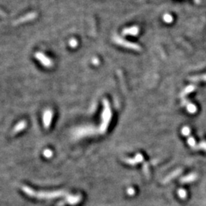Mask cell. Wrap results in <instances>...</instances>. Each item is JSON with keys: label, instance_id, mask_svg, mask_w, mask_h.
I'll use <instances>...</instances> for the list:
<instances>
[{"label": "cell", "instance_id": "4fadbf2b", "mask_svg": "<svg viewBox=\"0 0 206 206\" xmlns=\"http://www.w3.org/2000/svg\"><path fill=\"white\" fill-rule=\"evenodd\" d=\"M181 171H182V170H177L174 171V172L173 173H171L170 175H169L168 176H167V177L166 178L165 180H164V182H169V181L170 180V179H172L173 178L176 177V176H177L178 175H179V174H180Z\"/></svg>", "mask_w": 206, "mask_h": 206}, {"label": "cell", "instance_id": "d6986e66", "mask_svg": "<svg viewBox=\"0 0 206 206\" xmlns=\"http://www.w3.org/2000/svg\"><path fill=\"white\" fill-rule=\"evenodd\" d=\"M188 144H189L190 145L191 147H196V141H195L194 138H192V137L188 139Z\"/></svg>", "mask_w": 206, "mask_h": 206}, {"label": "cell", "instance_id": "ffe728a7", "mask_svg": "<svg viewBox=\"0 0 206 206\" xmlns=\"http://www.w3.org/2000/svg\"><path fill=\"white\" fill-rule=\"evenodd\" d=\"M195 148L203 149V150H206V142H202V143L200 144L199 145H198L197 147H196Z\"/></svg>", "mask_w": 206, "mask_h": 206}, {"label": "cell", "instance_id": "8fae6325", "mask_svg": "<svg viewBox=\"0 0 206 206\" xmlns=\"http://www.w3.org/2000/svg\"><path fill=\"white\" fill-rule=\"evenodd\" d=\"M196 178H197V175H196V173L189 174V175L186 176H185V177L182 178V179H181V182H193V181H194Z\"/></svg>", "mask_w": 206, "mask_h": 206}, {"label": "cell", "instance_id": "7402d4cb", "mask_svg": "<svg viewBox=\"0 0 206 206\" xmlns=\"http://www.w3.org/2000/svg\"><path fill=\"white\" fill-rule=\"evenodd\" d=\"M77 41H75V40H71L70 41V45H71L72 47H76L77 46Z\"/></svg>", "mask_w": 206, "mask_h": 206}, {"label": "cell", "instance_id": "9c48e42d", "mask_svg": "<svg viewBox=\"0 0 206 206\" xmlns=\"http://www.w3.org/2000/svg\"><path fill=\"white\" fill-rule=\"evenodd\" d=\"M81 200V196H69L66 200V202L67 204L70 205H76L78 202H80Z\"/></svg>", "mask_w": 206, "mask_h": 206}, {"label": "cell", "instance_id": "5bb4252c", "mask_svg": "<svg viewBox=\"0 0 206 206\" xmlns=\"http://www.w3.org/2000/svg\"><path fill=\"white\" fill-rule=\"evenodd\" d=\"M190 80L193 81V82H197V81H206V75H203V76H198V77H193L190 78Z\"/></svg>", "mask_w": 206, "mask_h": 206}, {"label": "cell", "instance_id": "ba28073f", "mask_svg": "<svg viewBox=\"0 0 206 206\" xmlns=\"http://www.w3.org/2000/svg\"><path fill=\"white\" fill-rule=\"evenodd\" d=\"M182 105H185L186 106V109H187L189 113H195L196 112V110H197V109H196V107L194 105L190 103L189 101H187L185 99H182Z\"/></svg>", "mask_w": 206, "mask_h": 206}, {"label": "cell", "instance_id": "2e32d148", "mask_svg": "<svg viewBox=\"0 0 206 206\" xmlns=\"http://www.w3.org/2000/svg\"><path fill=\"white\" fill-rule=\"evenodd\" d=\"M52 155H53V152L51 151V150H49V149H47L44 151V156L47 158H50V157H52Z\"/></svg>", "mask_w": 206, "mask_h": 206}, {"label": "cell", "instance_id": "7a4b0ae2", "mask_svg": "<svg viewBox=\"0 0 206 206\" xmlns=\"http://www.w3.org/2000/svg\"><path fill=\"white\" fill-rule=\"evenodd\" d=\"M64 194L62 191H57V192H45V193H34V197L39 198V199H51L60 197Z\"/></svg>", "mask_w": 206, "mask_h": 206}, {"label": "cell", "instance_id": "3957f363", "mask_svg": "<svg viewBox=\"0 0 206 206\" xmlns=\"http://www.w3.org/2000/svg\"><path fill=\"white\" fill-rule=\"evenodd\" d=\"M114 41H115V43H117L118 45H121V46L124 47V48H129V49L135 50V51H141V47L138 46V45H135L134 43L128 42V41H125V40H123L122 38H119V37H116L114 38Z\"/></svg>", "mask_w": 206, "mask_h": 206}, {"label": "cell", "instance_id": "44dd1931", "mask_svg": "<svg viewBox=\"0 0 206 206\" xmlns=\"http://www.w3.org/2000/svg\"><path fill=\"white\" fill-rule=\"evenodd\" d=\"M127 193H128V195H131H131L135 194V189H133V188H130V189H128V191H127Z\"/></svg>", "mask_w": 206, "mask_h": 206}, {"label": "cell", "instance_id": "52a82bcc", "mask_svg": "<svg viewBox=\"0 0 206 206\" xmlns=\"http://www.w3.org/2000/svg\"><path fill=\"white\" fill-rule=\"evenodd\" d=\"M139 32V28L136 26L134 27L128 28L123 30V34H130V35H137Z\"/></svg>", "mask_w": 206, "mask_h": 206}, {"label": "cell", "instance_id": "8992f818", "mask_svg": "<svg viewBox=\"0 0 206 206\" xmlns=\"http://www.w3.org/2000/svg\"><path fill=\"white\" fill-rule=\"evenodd\" d=\"M36 57L38 58V60H39L40 61L43 63V64L45 65V66H46V67H50V66L52 65L51 60H50L48 58H47L45 56L41 54H40V53L36 54Z\"/></svg>", "mask_w": 206, "mask_h": 206}, {"label": "cell", "instance_id": "5b68a950", "mask_svg": "<svg viewBox=\"0 0 206 206\" xmlns=\"http://www.w3.org/2000/svg\"><path fill=\"white\" fill-rule=\"evenodd\" d=\"M143 160H144L143 156H142L141 154L138 153V154H137L136 157H135V158L125 159V160H124V161L126 162L127 164H131V165H135V164H138V163H140V162H142L143 161Z\"/></svg>", "mask_w": 206, "mask_h": 206}, {"label": "cell", "instance_id": "7c38bea8", "mask_svg": "<svg viewBox=\"0 0 206 206\" xmlns=\"http://www.w3.org/2000/svg\"><path fill=\"white\" fill-rule=\"evenodd\" d=\"M196 86L193 85V86H187L186 88V89H184L183 90H182V92H181L180 94V96L181 97H182V96H184V95H187V94L190 93V92H193V91L196 89Z\"/></svg>", "mask_w": 206, "mask_h": 206}, {"label": "cell", "instance_id": "6da1fadb", "mask_svg": "<svg viewBox=\"0 0 206 206\" xmlns=\"http://www.w3.org/2000/svg\"><path fill=\"white\" fill-rule=\"evenodd\" d=\"M103 104H104V109H103V112L102 115V124H101L100 128H99L100 132H102V133H104L106 131V129L109 126V124L112 118L111 109H110V106H109L108 101H103Z\"/></svg>", "mask_w": 206, "mask_h": 206}, {"label": "cell", "instance_id": "e0dca14e", "mask_svg": "<svg viewBox=\"0 0 206 206\" xmlns=\"http://www.w3.org/2000/svg\"><path fill=\"white\" fill-rule=\"evenodd\" d=\"M178 195L180 196L181 199H185V198L186 197V190H184V189H179V190L178 191Z\"/></svg>", "mask_w": 206, "mask_h": 206}, {"label": "cell", "instance_id": "ac0fdd59", "mask_svg": "<svg viewBox=\"0 0 206 206\" xmlns=\"http://www.w3.org/2000/svg\"><path fill=\"white\" fill-rule=\"evenodd\" d=\"M182 134L185 136H188L190 134V129L188 127H184L182 129Z\"/></svg>", "mask_w": 206, "mask_h": 206}, {"label": "cell", "instance_id": "277c9868", "mask_svg": "<svg viewBox=\"0 0 206 206\" xmlns=\"http://www.w3.org/2000/svg\"><path fill=\"white\" fill-rule=\"evenodd\" d=\"M52 116L53 113L51 110H47L43 115V122H44V126L46 128H48L51 125V120H52Z\"/></svg>", "mask_w": 206, "mask_h": 206}, {"label": "cell", "instance_id": "30bf717a", "mask_svg": "<svg viewBox=\"0 0 206 206\" xmlns=\"http://www.w3.org/2000/svg\"><path fill=\"white\" fill-rule=\"evenodd\" d=\"M26 126H27V124H26L25 121H21V122H19V124H18L15 128H14V130H13L14 134H16V133H18V132L22 131L23 129H25V128H26Z\"/></svg>", "mask_w": 206, "mask_h": 206}, {"label": "cell", "instance_id": "9a60e30c", "mask_svg": "<svg viewBox=\"0 0 206 206\" xmlns=\"http://www.w3.org/2000/svg\"><path fill=\"white\" fill-rule=\"evenodd\" d=\"M164 20L165 22L167 23H170L173 22V17L170 15V14H166L165 16H164Z\"/></svg>", "mask_w": 206, "mask_h": 206}]
</instances>
